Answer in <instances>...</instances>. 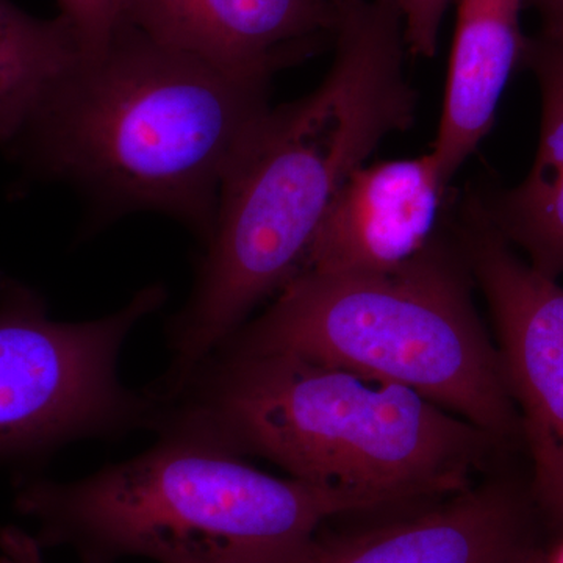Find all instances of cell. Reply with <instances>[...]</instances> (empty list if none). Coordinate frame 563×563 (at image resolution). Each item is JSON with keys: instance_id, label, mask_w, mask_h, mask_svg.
<instances>
[{"instance_id": "1", "label": "cell", "mask_w": 563, "mask_h": 563, "mask_svg": "<svg viewBox=\"0 0 563 563\" xmlns=\"http://www.w3.org/2000/svg\"><path fill=\"white\" fill-rule=\"evenodd\" d=\"M406 52L398 0H352L324 80L257 122L222 180L195 285L168 324L174 379L298 274L344 181L387 136L412 128Z\"/></svg>"}, {"instance_id": "2", "label": "cell", "mask_w": 563, "mask_h": 563, "mask_svg": "<svg viewBox=\"0 0 563 563\" xmlns=\"http://www.w3.org/2000/svg\"><path fill=\"white\" fill-rule=\"evenodd\" d=\"M150 429L266 459L373 507L465 492L495 440L402 385L296 355L224 352L155 401Z\"/></svg>"}, {"instance_id": "3", "label": "cell", "mask_w": 563, "mask_h": 563, "mask_svg": "<svg viewBox=\"0 0 563 563\" xmlns=\"http://www.w3.org/2000/svg\"><path fill=\"white\" fill-rule=\"evenodd\" d=\"M268 88L129 27L70 70L13 147L109 220L158 211L206 244L222 180L269 109Z\"/></svg>"}, {"instance_id": "4", "label": "cell", "mask_w": 563, "mask_h": 563, "mask_svg": "<svg viewBox=\"0 0 563 563\" xmlns=\"http://www.w3.org/2000/svg\"><path fill=\"white\" fill-rule=\"evenodd\" d=\"M14 507L38 523L41 550L69 547L81 563H291L325 521L373 509L173 437L73 483L22 479Z\"/></svg>"}, {"instance_id": "5", "label": "cell", "mask_w": 563, "mask_h": 563, "mask_svg": "<svg viewBox=\"0 0 563 563\" xmlns=\"http://www.w3.org/2000/svg\"><path fill=\"white\" fill-rule=\"evenodd\" d=\"M274 298L214 352L340 366L420 393L493 439L517 429L499 351L474 309L468 266L442 229L395 272L299 273Z\"/></svg>"}, {"instance_id": "6", "label": "cell", "mask_w": 563, "mask_h": 563, "mask_svg": "<svg viewBox=\"0 0 563 563\" xmlns=\"http://www.w3.org/2000/svg\"><path fill=\"white\" fill-rule=\"evenodd\" d=\"M166 298L163 285H150L118 312L60 322L31 288L0 279V465L150 428L155 401L121 383L118 361L133 329Z\"/></svg>"}, {"instance_id": "7", "label": "cell", "mask_w": 563, "mask_h": 563, "mask_svg": "<svg viewBox=\"0 0 563 563\" xmlns=\"http://www.w3.org/2000/svg\"><path fill=\"white\" fill-rule=\"evenodd\" d=\"M450 214L495 320L504 376L532 457L533 490L563 525V287L514 254L476 188L453 196Z\"/></svg>"}, {"instance_id": "8", "label": "cell", "mask_w": 563, "mask_h": 563, "mask_svg": "<svg viewBox=\"0 0 563 563\" xmlns=\"http://www.w3.org/2000/svg\"><path fill=\"white\" fill-rule=\"evenodd\" d=\"M451 199L432 152L363 165L322 220L299 273H388L428 250Z\"/></svg>"}, {"instance_id": "9", "label": "cell", "mask_w": 563, "mask_h": 563, "mask_svg": "<svg viewBox=\"0 0 563 563\" xmlns=\"http://www.w3.org/2000/svg\"><path fill=\"white\" fill-rule=\"evenodd\" d=\"M332 0H136L131 27L239 79L266 81L335 38Z\"/></svg>"}, {"instance_id": "10", "label": "cell", "mask_w": 563, "mask_h": 563, "mask_svg": "<svg viewBox=\"0 0 563 563\" xmlns=\"http://www.w3.org/2000/svg\"><path fill=\"white\" fill-rule=\"evenodd\" d=\"M531 554L520 504L501 488H484L358 536L317 533L291 563H514Z\"/></svg>"}, {"instance_id": "11", "label": "cell", "mask_w": 563, "mask_h": 563, "mask_svg": "<svg viewBox=\"0 0 563 563\" xmlns=\"http://www.w3.org/2000/svg\"><path fill=\"white\" fill-rule=\"evenodd\" d=\"M523 0H461L446 91L432 154L444 184L492 131L503 92L526 43L520 13Z\"/></svg>"}, {"instance_id": "12", "label": "cell", "mask_w": 563, "mask_h": 563, "mask_svg": "<svg viewBox=\"0 0 563 563\" xmlns=\"http://www.w3.org/2000/svg\"><path fill=\"white\" fill-rule=\"evenodd\" d=\"M542 91L539 146L531 172L509 190L481 191L488 218L529 263L558 279L563 274V79L553 58L537 44L526 46Z\"/></svg>"}, {"instance_id": "13", "label": "cell", "mask_w": 563, "mask_h": 563, "mask_svg": "<svg viewBox=\"0 0 563 563\" xmlns=\"http://www.w3.org/2000/svg\"><path fill=\"white\" fill-rule=\"evenodd\" d=\"M81 60L79 44L60 16L43 20L13 0H0V143H16Z\"/></svg>"}, {"instance_id": "14", "label": "cell", "mask_w": 563, "mask_h": 563, "mask_svg": "<svg viewBox=\"0 0 563 563\" xmlns=\"http://www.w3.org/2000/svg\"><path fill=\"white\" fill-rule=\"evenodd\" d=\"M84 58L103 54L125 29L131 27L136 0H57Z\"/></svg>"}, {"instance_id": "15", "label": "cell", "mask_w": 563, "mask_h": 563, "mask_svg": "<svg viewBox=\"0 0 563 563\" xmlns=\"http://www.w3.org/2000/svg\"><path fill=\"white\" fill-rule=\"evenodd\" d=\"M407 52L432 58L439 47L440 29L450 0H398Z\"/></svg>"}, {"instance_id": "16", "label": "cell", "mask_w": 563, "mask_h": 563, "mask_svg": "<svg viewBox=\"0 0 563 563\" xmlns=\"http://www.w3.org/2000/svg\"><path fill=\"white\" fill-rule=\"evenodd\" d=\"M0 554L5 563H43L40 544L35 537L16 528L0 531Z\"/></svg>"}, {"instance_id": "17", "label": "cell", "mask_w": 563, "mask_h": 563, "mask_svg": "<svg viewBox=\"0 0 563 563\" xmlns=\"http://www.w3.org/2000/svg\"><path fill=\"white\" fill-rule=\"evenodd\" d=\"M542 18L544 38H563V0H531Z\"/></svg>"}, {"instance_id": "18", "label": "cell", "mask_w": 563, "mask_h": 563, "mask_svg": "<svg viewBox=\"0 0 563 563\" xmlns=\"http://www.w3.org/2000/svg\"><path fill=\"white\" fill-rule=\"evenodd\" d=\"M533 44L540 47L543 52H547L555 66H558L559 70H561L562 79H563V38H544V36H540L539 40L533 41Z\"/></svg>"}, {"instance_id": "19", "label": "cell", "mask_w": 563, "mask_h": 563, "mask_svg": "<svg viewBox=\"0 0 563 563\" xmlns=\"http://www.w3.org/2000/svg\"><path fill=\"white\" fill-rule=\"evenodd\" d=\"M547 563H563V542L559 544L558 550L551 554V558L548 559Z\"/></svg>"}, {"instance_id": "20", "label": "cell", "mask_w": 563, "mask_h": 563, "mask_svg": "<svg viewBox=\"0 0 563 563\" xmlns=\"http://www.w3.org/2000/svg\"><path fill=\"white\" fill-rule=\"evenodd\" d=\"M514 563H547V561H543L539 554L532 553L531 555H528V558L521 559V561Z\"/></svg>"}, {"instance_id": "21", "label": "cell", "mask_w": 563, "mask_h": 563, "mask_svg": "<svg viewBox=\"0 0 563 563\" xmlns=\"http://www.w3.org/2000/svg\"><path fill=\"white\" fill-rule=\"evenodd\" d=\"M332 2L335 3V5L339 7V9L344 10V7L350 5L352 0H332Z\"/></svg>"}, {"instance_id": "22", "label": "cell", "mask_w": 563, "mask_h": 563, "mask_svg": "<svg viewBox=\"0 0 563 563\" xmlns=\"http://www.w3.org/2000/svg\"><path fill=\"white\" fill-rule=\"evenodd\" d=\"M0 563H5V559H3L2 554H0Z\"/></svg>"}, {"instance_id": "23", "label": "cell", "mask_w": 563, "mask_h": 563, "mask_svg": "<svg viewBox=\"0 0 563 563\" xmlns=\"http://www.w3.org/2000/svg\"><path fill=\"white\" fill-rule=\"evenodd\" d=\"M44 563V562H43Z\"/></svg>"}]
</instances>
